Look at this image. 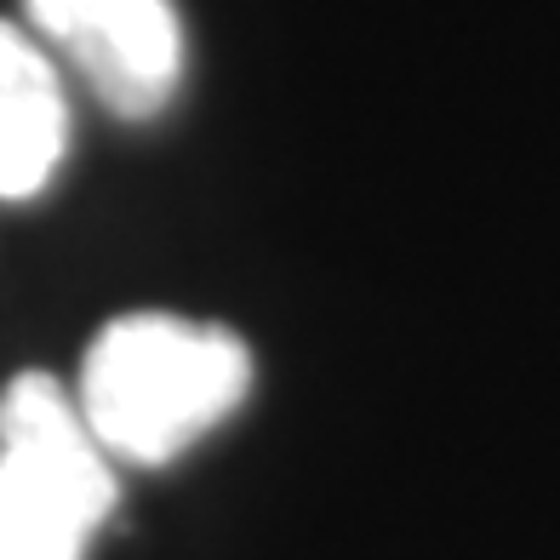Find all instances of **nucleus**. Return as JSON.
<instances>
[{
    "label": "nucleus",
    "instance_id": "nucleus-3",
    "mask_svg": "<svg viewBox=\"0 0 560 560\" xmlns=\"http://www.w3.org/2000/svg\"><path fill=\"white\" fill-rule=\"evenodd\" d=\"M30 35L86 74L97 104L149 120L184 81V23L172 0H23Z\"/></svg>",
    "mask_w": 560,
    "mask_h": 560
},
{
    "label": "nucleus",
    "instance_id": "nucleus-5",
    "mask_svg": "<svg viewBox=\"0 0 560 560\" xmlns=\"http://www.w3.org/2000/svg\"><path fill=\"white\" fill-rule=\"evenodd\" d=\"M0 560H12V549H7V544H0Z\"/></svg>",
    "mask_w": 560,
    "mask_h": 560
},
{
    "label": "nucleus",
    "instance_id": "nucleus-1",
    "mask_svg": "<svg viewBox=\"0 0 560 560\" xmlns=\"http://www.w3.org/2000/svg\"><path fill=\"white\" fill-rule=\"evenodd\" d=\"M246 389L252 349L229 326L138 310L86 343L74 406L109 457L155 469L218 429Z\"/></svg>",
    "mask_w": 560,
    "mask_h": 560
},
{
    "label": "nucleus",
    "instance_id": "nucleus-2",
    "mask_svg": "<svg viewBox=\"0 0 560 560\" xmlns=\"http://www.w3.org/2000/svg\"><path fill=\"white\" fill-rule=\"evenodd\" d=\"M115 464L52 372L0 395V544L12 560H86L115 515Z\"/></svg>",
    "mask_w": 560,
    "mask_h": 560
},
{
    "label": "nucleus",
    "instance_id": "nucleus-4",
    "mask_svg": "<svg viewBox=\"0 0 560 560\" xmlns=\"http://www.w3.org/2000/svg\"><path fill=\"white\" fill-rule=\"evenodd\" d=\"M69 149V97L52 52L0 18V200H30L52 184Z\"/></svg>",
    "mask_w": 560,
    "mask_h": 560
}]
</instances>
